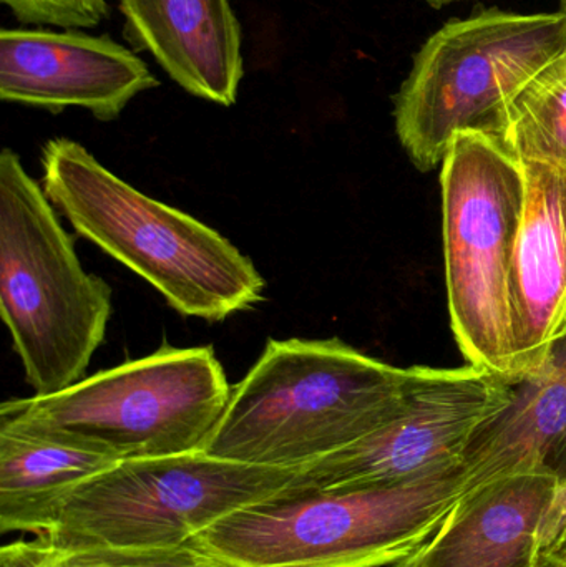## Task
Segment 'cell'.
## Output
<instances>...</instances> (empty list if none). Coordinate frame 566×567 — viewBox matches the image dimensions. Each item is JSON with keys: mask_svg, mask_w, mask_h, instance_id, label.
Returning <instances> with one entry per match:
<instances>
[{"mask_svg": "<svg viewBox=\"0 0 566 567\" xmlns=\"http://www.w3.org/2000/svg\"><path fill=\"white\" fill-rule=\"evenodd\" d=\"M411 369L339 339L269 340L233 386L205 453L299 470L364 439L404 409Z\"/></svg>", "mask_w": 566, "mask_h": 567, "instance_id": "6da1fadb", "label": "cell"}, {"mask_svg": "<svg viewBox=\"0 0 566 567\" xmlns=\"http://www.w3.org/2000/svg\"><path fill=\"white\" fill-rule=\"evenodd\" d=\"M42 168L43 192L53 208L182 316L222 322L265 299V279L228 239L143 195L80 143L49 140Z\"/></svg>", "mask_w": 566, "mask_h": 567, "instance_id": "7a4b0ae2", "label": "cell"}, {"mask_svg": "<svg viewBox=\"0 0 566 567\" xmlns=\"http://www.w3.org/2000/svg\"><path fill=\"white\" fill-rule=\"evenodd\" d=\"M464 493V470L372 488L279 495L192 539L233 567H385L424 548Z\"/></svg>", "mask_w": 566, "mask_h": 567, "instance_id": "3957f363", "label": "cell"}, {"mask_svg": "<svg viewBox=\"0 0 566 567\" xmlns=\"http://www.w3.org/2000/svg\"><path fill=\"white\" fill-rule=\"evenodd\" d=\"M0 312L35 395L49 396L85 375L105 339L112 289L80 265L19 155H0Z\"/></svg>", "mask_w": 566, "mask_h": 567, "instance_id": "277c9868", "label": "cell"}, {"mask_svg": "<svg viewBox=\"0 0 566 567\" xmlns=\"http://www.w3.org/2000/svg\"><path fill=\"white\" fill-rule=\"evenodd\" d=\"M566 56V12L485 10L424 43L395 96V132L415 168L442 165L459 133L504 142L512 105Z\"/></svg>", "mask_w": 566, "mask_h": 567, "instance_id": "5b68a950", "label": "cell"}, {"mask_svg": "<svg viewBox=\"0 0 566 567\" xmlns=\"http://www.w3.org/2000/svg\"><path fill=\"white\" fill-rule=\"evenodd\" d=\"M233 386L212 347H159L63 392L7 400L0 420L116 462L205 452Z\"/></svg>", "mask_w": 566, "mask_h": 567, "instance_id": "8992f818", "label": "cell"}, {"mask_svg": "<svg viewBox=\"0 0 566 567\" xmlns=\"http://www.w3.org/2000/svg\"><path fill=\"white\" fill-rule=\"evenodd\" d=\"M442 235L452 332L469 365L511 382V275L527 176L504 143L459 133L442 162Z\"/></svg>", "mask_w": 566, "mask_h": 567, "instance_id": "52a82bcc", "label": "cell"}, {"mask_svg": "<svg viewBox=\"0 0 566 567\" xmlns=\"http://www.w3.org/2000/svg\"><path fill=\"white\" fill-rule=\"evenodd\" d=\"M298 472L205 452L126 460L80 483L39 536L60 549L178 548L226 516L282 495Z\"/></svg>", "mask_w": 566, "mask_h": 567, "instance_id": "ba28073f", "label": "cell"}, {"mask_svg": "<svg viewBox=\"0 0 566 567\" xmlns=\"http://www.w3.org/2000/svg\"><path fill=\"white\" fill-rule=\"evenodd\" d=\"M508 393V382L474 365L411 367L401 413L299 468L285 495L402 485L462 468L472 433L505 405Z\"/></svg>", "mask_w": 566, "mask_h": 567, "instance_id": "9c48e42d", "label": "cell"}, {"mask_svg": "<svg viewBox=\"0 0 566 567\" xmlns=\"http://www.w3.org/2000/svg\"><path fill=\"white\" fill-rule=\"evenodd\" d=\"M159 85L142 59L110 37L76 30L2 29L0 99L60 113L89 110L112 122L146 90Z\"/></svg>", "mask_w": 566, "mask_h": 567, "instance_id": "30bf717a", "label": "cell"}, {"mask_svg": "<svg viewBox=\"0 0 566 567\" xmlns=\"http://www.w3.org/2000/svg\"><path fill=\"white\" fill-rule=\"evenodd\" d=\"M508 386L505 405L474 430L465 446L464 493L505 476H554L560 505L552 533L566 512V326L544 360Z\"/></svg>", "mask_w": 566, "mask_h": 567, "instance_id": "8fae6325", "label": "cell"}, {"mask_svg": "<svg viewBox=\"0 0 566 567\" xmlns=\"http://www.w3.org/2000/svg\"><path fill=\"white\" fill-rule=\"evenodd\" d=\"M558 505L557 480L542 473L505 476L462 493L419 567H537Z\"/></svg>", "mask_w": 566, "mask_h": 567, "instance_id": "7c38bea8", "label": "cell"}, {"mask_svg": "<svg viewBox=\"0 0 566 567\" xmlns=\"http://www.w3.org/2000/svg\"><path fill=\"white\" fill-rule=\"evenodd\" d=\"M524 169L527 195L511 275L512 380L537 367L566 326V168L525 163Z\"/></svg>", "mask_w": 566, "mask_h": 567, "instance_id": "4fadbf2b", "label": "cell"}, {"mask_svg": "<svg viewBox=\"0 0 566 567\" xmlns=\"http://www.w3.org/2000/svg\"><path fill=\"white\" fill-rule=\"evenodd\" d=\"M130 45L146 50L183 90L231 106L245 70L229 0H120Z\"/></svg>", "mask_w": 566, "mask_h": 567, "instance_id": "5bb4252c", "label": "cell"}, {"mask_svg": "<svg viewBox=\"0 0 566 567\" xmlns=\"http://www.w3.org/2000/svg\"><path fill=\"white\" fill-rule=\"evenodd\" d=\"M116 460L0 420V529L45 535L63 499Z\"/></svg>", "mask_w": 566, "mask_h": 567, "instance_id": "9a60e30c", "label": "cell"}, {"mask_svg": "<svg viewBox=\"0 0 566 567\" xmlns=\"http://www.w3.org/2000/svg\"><path fill=\"white\" fill-rule=\"evenodd\" d=\"M502 143L524 165L566 168V56L515 100Z\"/></svg>", "mask_w": 566, "mask_h": 567, "instance_id": "2e32d148", "label": "cell"}, {"mask_svg": "<svg viewBox=\"0 0 566 567\" xmlns=\"http://www.w3.org/2000/svg\"><path fill=\"white\" fill-rule=\"evenodd\" d=\"M0 567H233L192 543L162 549H60L35 536L0 551Z\"/></svg>", "mask_w": 566, "mask_h": 567, "instance_id": "e0dca14e", "label": "cell"}, {"mask_svg": "<svg viewBox=\"0 0 566 567\" xmlns=\"http://www.w3.org/2000/svg\"><path fill=\"white\" fill-rule=\"evenodd\" d=\"M22 23L75 30L96 27L110 16L106 0H2Z\"/></svg>", "mask_w": 566, "mask_h": 567, "instance_id": "ac0fdd59", "label": "cell"}, {"mask_svg": "<svg viewBox=\"0 0 566 567\" xmlns=\"http://www.w3.org/2000/svg\"><path fill=\"white\" fill-rule=\"evenodd\" d=\"M541 558L545 561L557 563V565H566V512L557 528L548 535L547 542L544 543Z\"/></svg>", "mask_w": 566, "mask_h": 567, "instance_id": "d6986e66", "label": "cell"}, {"mask_svg": "<svg viewBox=\"0 0 566 567\" xmlns=\"http://www.w3.org/2000/svg\"><path fill=\"white\" fill-rule=\"evenodd\" d=\"M425 548V546H424ZM424 548L419 549L415 555L409 556V558L402 559V561L395 563V565L385 566V567H419L421 565V556Z\"/></svg>", "mask_w": 566, "mask_h": 567, "instance_id": "ffe728a7", "label": "cell"}, {"mask_svg": "<svg viewBox=\"0 0 566 567\" xmlns=\"http://www.w3.org/2000/svg\"><path fill=\"white\" fill-rule=\"evenodd\" d=\"M537 567H566V565H557V563L545 561V559L541 558Z\"/></svg>", "mask_w": 566, "mask_h": 567, "instance_id": "44dd1931", "label": "cell"}, {"mask_svg": "<svg viewBox=\"0 0 566 567\" xmlns=\"http://www.w3.org/2000/svg\"><path fill=\"white\" fill-rule=\"evenodd\" d=\"M429 3H434V6H444V3L457 2V0H428Z\"/></svg>", "mask_w": 566, "mask_h": 567, "instance_id": "7402d4cb", "label": "cell"}, {"mask_svg": "<svg viewBox=\"0 0 566 567\" xmlns=\"http://www.w3.org/2000/svg\"><path fill=\"white\" fill-rule=\"evenodd\" d=\"M560 3H562V9H564L566 12V0H560Z\"/></svg>", "mask_w": 566, "mask_h": 567, "instance_id": "603a6c76", "label": "cell"}]
</instances>
